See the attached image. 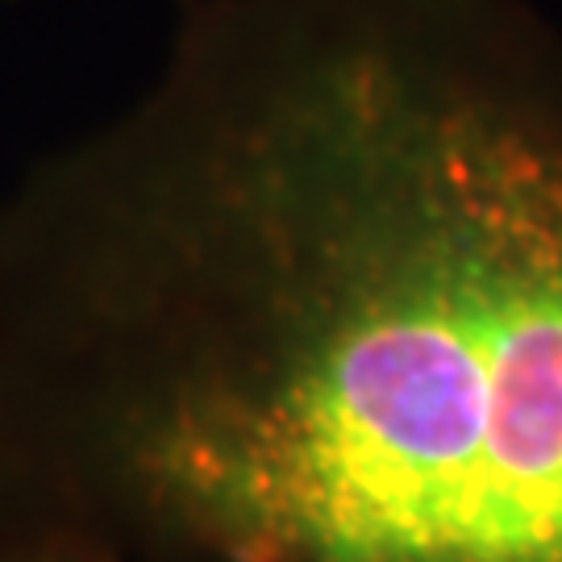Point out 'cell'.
<instances>
[{
	"instance_id": "6da1fadb",
	"label": "cell",
	"mask_w": 562,
	"mask_h": 562,
	"mask_svg": "<svg viewBox=\"0 0 562 562\" xmlns=\"http://www.w3.org/2000/svg\"><path fill=\"white\" fill-rule=\"evenodd\" d=\"M0 529L97 562H562V30L192 0L0 204Z\"/></svg>"
},
{
	"instance_id": "7a4b0ae2",
	"label": "cell",
	"mask_w": 562,
	"mask_h": 562,
	"mask_svg": "<svg viewBox=\"0 0 562 562\" xmlns=\"http://www.w3.org/2000/svg\"><path fill=\"white\" fill-rule=\"evenodd\" d=\"M0 562H97L59 542H42V538H25V533H4L0 529Z\"/></svg>"
}]
</instances>
